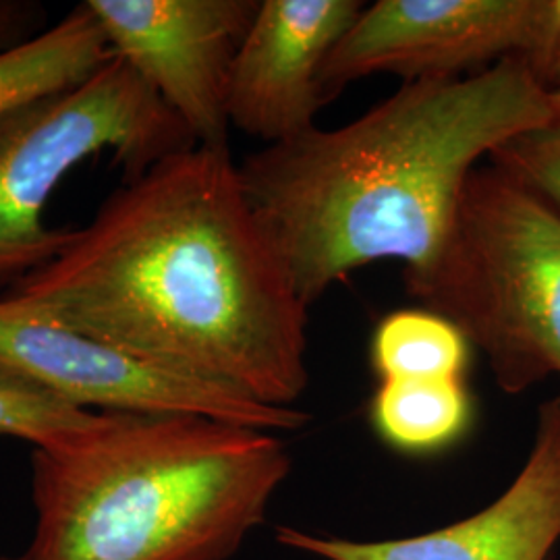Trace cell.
I'll return each instance as SVG.
<instances>
[{
  "instance_id": "8992f818",
  "label": "cell",
  "mask_w": 560,
  "mask_h": 560,
  "mask_svg": "<svg viewBox=\"0 0 560 560\" xmlns=\"http://www.w3.org/2000/svg\"><path fill=\"white\" fill-rule=\"evenodd\" d=\"M0 365L85 411L201 416L266 432H295L312 420L298 407L264 405L168 370L7 298L0 300Z\"/></svg>"
},
{
  "instance_id": "7c38bea8",
  "label": "cell",
  "mask_w": 560,
  "mask_h": 560,
  "mask_svg": "<svg viewBox=\"0 0 560 560\" xmlns=\"http://www.w3.org/2000/svg\"><path fill=\"white\" fill-rule=\"evenodd\" d=\"M370 421L388 446L430 455L467 434L474 399L463 378L381 381L370 402Z\"/></svg>"
},
{
  "instance_id": "277c9868",
  "label": "cell",
  "mask_w": 560,
  "mask_h": 560,
  "mask_svg": "<svg viewBox=\"0 0 560 560\" xmlns=\"http://www.w3.org/2000/svg\"><path fill=\"white\" fill-rule=\"evenodd\" d=\"M405 287L483 353L502 393L560 376V210L492 162L471 171Z\"/></svg>"
},
{
  "instance_id": "52a82bcc",
  "label": "cell",
  "mask_w": 560,
  "mask_h": 560,
  "mask_svg": "<svg viewBox=\"0 0 560 560\" xmlns=\"http://www.w3.org/2000/svg\"><path fill=\"white\" fill-rule=\"evenodd\" d=\"M552 34L555 0H378L335 46L322 85L332 101L376 73L446 80L504 59L527 60L544 80Z\"/></svg>"
},
{
  "instance_id": "30bf717a",
  "label": "cell",
  "mask_w": 560,
  "mask_h": 560,
  "mask_svg": "<svg viewBox=\"0 0 560 560\" xmlns=\"http://www.w3.org/2000/svg\"><path fill=\"white\" fill-rule=\"evenodd\" d=\"M360 0H261L229 88V122L266 145L312 131L330 102L324 65L363 11Z\"/></svg>"
},
{
  "instance_id": "ac0fdd59",
  "label": "cell",
  "mask_w": 560,
  "mask_h": 560,
  "mask_svg": "<svg viewBox=\"0 0 560 560\" xmlns=\"http://www.w3.org/2000/svg\"><path fill=\"white\" fill-rule=\"evenodd\" d=\"M0 560H9V559H0ZM18 560H25V559H18Z\"/></svg>"
},
{
  "instance_id": "7a4b0ae2",
  "label": "cell",
  "mask_w": 560,
  "mask_h": 560,
  "mask_svg": "<svg viewBox=\"0 0 560 560\" xmlns=\"http://www.w3.org/2000/svg\"><path fill=\"white\" fill-rule=\"evenodd\" d=\"M552 117V90L525 59L402 83L360 119L266 145L241 183L307 305L351 270L418 268L441 245L483 156Z\"/></svg>"
},
{
  "instance_id": "5b68a950",
  "label": "cell",
  "mask_w": 560,
  "mask_h": 560,
  "mask_svg": "<svg viewBox=\"0 0 560 560\" xmlns=\"http://www.w3.org/2000/svg\"><path fill=\"white\" fill-rule=\"evenodd\" d=\"M198 145L185 122L117 55L88 80L0 117V289L55 260L73 229L44 221L78 164L113 152L127 180Z\"/></svg>"
},
{
  "instance_id": "6da1fadb",
  "label": "cell",
  "mask_w": 560,
  "mask_h": 560,
  "mask_svg": "<svg viewBox=\"0 0 560 560\" xmlns=\"http://www.w3.org/2000/svg\"><path fill=\"white\" fill-rule=\"evenodd\" d=\"M4 298L180 374L298 407L307 303L229 148L194 145L127 180Z\"/></svg>"
},
{
  "instance_id": "9c48e42d",
  "label": "cell",
  "mask_w": 560,
  "mask_h": 560,
  "mask_svg": "<svg viewBox=\"0 0 560 560\" xmlns=\"http://www.w3.org/2000/svg\"><path fill=\"white\" fill-rule=\"evenodd\" d=\"M277 541L322 560H552L560 541V395L541 402L520 474L471 517L420 536L378 541L280 525Z\"/></svg>"
},
{
  "instance_id": "3957f363",
  "label": "cell",
  "mask_w": 560,
  "mask_h": 560,
  "mask_svg": "<svg viewBox=\"0 0 560 560\" xmlns=\"http://www.w3.org/2000/svg\"><path fill=\"white\" fill-rule=\"evenodd\" d=\"M272 432L201 416L98 413L34 446L25 560H229L291 474Z\"/></svg>"
},
{
  "instance_id": "ba28073f",
  "label": "cell",
  "mask_w": 560,
  "mask_h": 560,
  "mask_svg": "<svg viewBox=\"0 0 560 560\" xmlns=\"http://www.w3.org/2000/svg\"><path fill=\"white\" fill-rule=\"evenodd\" d=\"M113 52L198 145L229 148V88L258 0H88Z\"/></svg>"
},
{
  "instance_id": "4fadbf2b",
  "label": "cell",
  "mask_w": 560,
  "mask_h": 560,
  "mask_svg": "<svg viewBox=\"0 0 560 560\" xmlns=\"http://www.w3.org/2000/svg\"><path fill=\"white\" fill-rule=\"evenodd\" d=\"M471 349L453 322L428 307H411L382 318L370 358L381 381L463 378Z\"/></svg>"
},
{
  "instance_id": "8fae6325",
  "label": "cell",
  "mask_w": 560,
  "mask_h": 560,
  "mask_svg": "<svg viewBox=\"0 0 560 560\" xmlns=\"http://www.w3.org/2000/svg\"><path fill=\"white\" fill-rule=\"evenodd\" d=\"M113 57L101 23L83 2L38 36L0 52V117L80 85Z\"/></svg>"
},
{
  "instance_id": "e0dca14e",
  "label": "cell",
  "mask_w": 560,
  "mask_h": 560,
  "mask_svg": "<svg viewBox=\"0 0 560 560\" xmlns=\"http://www.w3.org/2000/svg\"><path fill=\"white\" fill-rule=\"evenodd\" d=\"M544 80L550 85V90L560 88V0H555V34H552V46L546 62Z\"/></svg>"
},
{
  "instance_id": "5bb4252c",
  "label": "cell",
  "mask_w": 560,
  "mask_h": 560,
  "mask_svg": "<svg viewBox=\"0 0 560 560\" xmlns=\"http://www.w3.org/2000/svg\"><path fill=\"white\" fill-rule=\"evenodd\" d=\"M96 416L62 402L0 365V434L42 446L90 425Z\"/></svg>"
},
{
  "instance_id": "9a60e30c",
  "label": "cell",
  "mask_w": 560,
  "mask_h": 560,
  "mask_svg": "<svg viewBox=\"0 0 560 560\" xmlns=\"http://www.w3.org/2000/svg\"><path fill=\"white\" fill-rule=\"evenodd\" d=\"M490 162L560 210V88L552 90V117L502 143Z\"/></svg>"
},
{
  "instance_id": "2e32d148",
  "label": "cell",
  "mask_w": 560,
  "mask_h": 560,
  "mask_svg": "<svg viewBox=\"0 0 560 560\" xmlns=\"http://www.w3.org/2000/svg\"><path fill=\"white\" fill-rule=\"evenodd\" d=\"M32 13L34 9L27 2L0 0V52L25 42L20 38L32 20Z\"/></svg>"
}]
</instances>
